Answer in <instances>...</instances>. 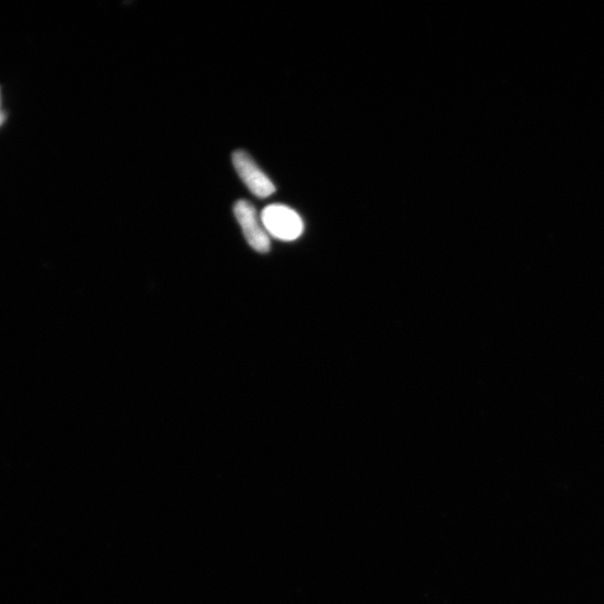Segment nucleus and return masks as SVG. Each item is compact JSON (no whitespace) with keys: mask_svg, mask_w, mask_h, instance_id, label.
<instances>
[{"mask_svg":"<svg viewBox=\"0 0 604 604\" xmlns=\"http://www.w3.org/2000/svg\"><path fill=\"white\" fill-rule=\"evenodd\" d=\"M4 120H5L4 113L2 111H0V126H2Z\"/></svg>","mask_w":604,"mask_h":604,"instance_id":"4","label":"nucleus"},{"mask_svg":"<svg viewBox=\"0 0 604 604\" xmlns=\"http://www.w3.org/2000/svg\"><path fill=\"white\" fill-rule=\"evenodd\" d=\"M235 219L238 220L245 240L253 250L268 253L271 249L270 238L261 225L257 210L248 201H238L233 207Z\"/></svg>","mask_w":604,"mask_h":604,"instance_id":"2","label":"nucleus"},{"mask_svg":"<svg viewBox=\"0 0 604 604\" xmlns=\"http://www.w3.org/2000/svg\"><path fill=\"white\" fill-rule=\"evenodd\" d=\"M232 160L235 171L253 195L266 198L276 193V186L248 153L242 150L234 151Z\"/></svg>","mask_w":604,"mask_h":604,"instance_id":"3","label":"nucleus"},{"mask_svg":"<svg viewBox=\"0 0 604 604\" xmlns=\"http://www.w3.org/2000/svg\"><path fill=\"white\" fill-rule=\"evenodd\" d=\"M264 230L281 241H295L301 237L305 225L301 216L290 207L281 204L269 205L262 211Z\"/></svg>","mask_w":604,"mask_h":604,"instance_id":"1","label":"nucleus"}]
</instances>
